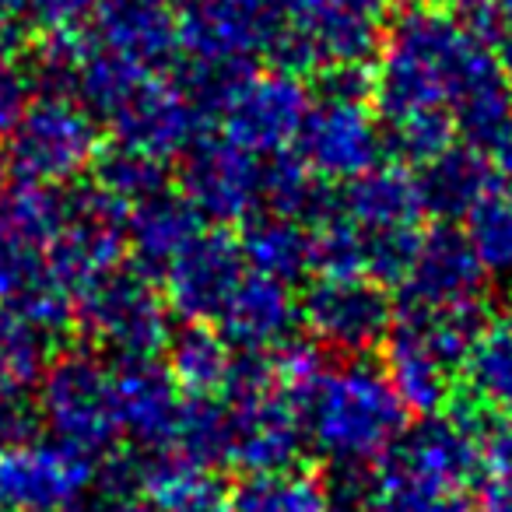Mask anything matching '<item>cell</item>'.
Returning <instances> with one entry per match:
<instances>
[{
    "label": "cell",
    "mask_w": 512,
    "mask_h": 512,
    "mask_svg": "<svg viewBox=\"0 0 512 512\" xmlns=\"http://www.w3.org/2000/svg\"><path fill=\"white\" fill-rule=\"evenodd\" d=\"M306 439L330 467H376L407 432L411 411L386 379L383 365L351 358L327 365L299 397Z\"/></svg>",
    "instance_id": "1"
},
{
    "label": "cell",
    "mask_w": 512,
    "mask_h": 512,
    "mask_svg": "<svg viewBox=\"0 0 512 512\" xmlns=\"http://www.w3.org/2000/svg\"><path fill=\"white\" fill-rule=\"evenodd\" d=\"M474 39L453 11L400 4L390 11L383 29V53L376 64V116L379 123L421 113V109H446L449 88Z\"/></svg>",
    "instance_id": "2"
},
{
    "label": "cell",
    "mask_w": 512,
    "mask_h": 512,
    "mask_svg": "<svg viewBox=\"0 0 512 512\" xmlns=\"http://www.w3.org/2000/svg\"><path fill=\"white\" fill-rule=\"evenodd\" d=\"M481 474V456L470 439L449 414H432L393 442V449L372 467V509L390 512L397 505L418 502V498L463 491Z\"/></svg>",
    "instance_id": "3"
},
{
    "label": "cell",
    "mask_w": 512,
    "mask_h": 512,
    "mask_svg": "<svg viewBox=\"0 0 512 512\" xmlns=\"http://www.w3.org/2000/svg\"><path fill=\"white\" fill-rule=\"evenodd\" d=\"M169 299L155 278L137 267H116L81 295V323L99 348L113 351L116 362L155 358L172 341Z\"/></svg>",
    "instance_id": "4"
},
{
    "label": "cell",
    "mask_w": 512,
    "mask_h": 512,
    "mask_svg": "<svg viewBox=\"0 0 512 512\" xmlns=\"http://www.w3.org/2000/svg\"><path fill=\"white\" fill-rule=\"evenodd\" d=\"M99 123L74 99H36L11 130V169L22 183L60 186L99 158Z\"/></svg>",
    "instance_id": "5"
},
{
    "label": "cell",
    "mask_w": 512,
    "mask_h": 512,
    "mask_svg": "<svg viewBox=\"0 0 512 512\" xmlns=\"http://www.w3.org/2000/svg\"><path fill=\"white\" fill-rule=\"evenodd\" d=\"M302 327L323 351L365 358L383 348L397 323V295L365 274L351 278H316L302 292Z\"/></svg>",
    "instance_id": "6"
},
{
    "label": "cell",
    "mask_w": 512,
    "mask_h": 512,
    "mask_svg": "<svg viewBox=\"0 0 512 512\" xmlns=\"http://www.w3.org/2000/svg\"><path fill=\"white\" fill-rule=\"evenodd\" d=\"M43 414L60 442L88 456L106 453L120 435L113 369L92 355H67L46 379Z\"/></svg>",
    "instance_id": "7"
},
{
    "label": "cell",
    "mask_w": 512,
    "mask_h": 512,
    "mask_svg": "<svg viewBox=\"0 0 512 512\" xmlns=\"http://www.w3.org/2000/svg\"><path fill=\"white\" fill-rule=\"evenodd\" d=\"M260 172V158L242 151L225 134L214 137L204 130L183 155L179 193L197 207L200 218L218 228L246 225L260 214Z\"/></svg>",
    "instance_id": "8"
},
{
    "label": "cell",
    "mask_w": 512,
    "mask_h": 512,
    "mask_svg": "<svg viewBox=\"0 0 512 512\" xmlns=\"http://www.w3.org/2000/svg\"><path fill=\"white\" fill-rule=\"evenodd\" d=\"M299 158L327 183H351L383 162V123L369 102L313 99L302 134Z\"/></svg>",
    "instance_id": "9"
},
{
    "label": "cell",
    "mask_w": 512,
    "mask_h": 512,
    "mask_svg": "<svg viewBox=\"0 0 512 512\" xmlns=\"http://www.w3.org/2000/svg\"><path fill=\"white\" fill-rule=\"evenodd\" d=\"M232 411V453L228 463L242 474H274V470L299 467L306 449L299 400L281 383L264 390L221 397Z\"/></svg>",
    "instance_id": "10"
},
{
    "label": "cell",
    "mask_w": 512,
    "mask_h": 512,
    "mask_svg": "<svg viewBox=\"0 0 512 512\" xmlns=\"http://www.w3.org/2000/svg\"><path fill=\"white\" fill-rule=\"evenodd\" d=\"M313 92L302 78L281 71H256L221 113V134L256 158L288 151L302 134Z\"/></svg>",
    "instance_id": "11"
},
{
    "label": "cell",
    "mask_w": 512,
    "mask_h": 512,
    "mask_svg": "<svg viewBox=\"0 0 512 512\" xmlns=\"http://www.w3.org/2000/svg\"><path fill=\"white\" fill-rule=\"evenodd\" d=\"M88 453L57 442L0 449V505L11 512H60L92 484Z\"/></svg>",
    "instance_id": "12"
},
{
    "label": "cell",
    "mask_w": 512,
    "mask_h": 512,
    "mask_svg": "<svg viewBox=\"0 0 512 512\" xmlns=\"http://www.w3.org/2000/svg\"><path fill=\"white\" fill-rule=\"evenodd\" d=\"M488 271L477 260L467 232L435 225L425 232L418 264L397 288V309H463L484 306Z\"/></svg>",
    "instance_id": "13"
},
{
    "label": "cell",
    "mask_w": 512,
    "mask_h": 512,
    "mask_svg": "<svg viewBox=\"0 0 512 512\" xmlns=\"http://www.w3.org/2000/svg\"><path fill=\"white\" fill-rule=\"evenodd\" d=\"M113 144L130 151H141L158 162L165 158H183L204 134V120L190 106L183 88L162 74H148L134 92L127 95L120 109L109 116Z\"/></svg>",
    "instance_id": "14"
},
{
    "label": "cell",
    "mask_w": 512,
    "mask_h": 512,
    "mask_svg": "<svg viewBox=\"0 0 512 512\" xmlns=\"http://www.w3.org/2000/svg\"><path fill=\"white\" fill-rule=\"evenodd\" d=\"M246 271L249 267L239 239L228 235V228H211L197 235L165 271L169 309L186 323H214Z\"/></svg>",
    "instance_id": "15"
},
{
    "label": "cell",
    "mask_w": 512,
    "mask_h": 512,
    "mask_svg": "<svg viewBox=\"0 0 512 512\" xmlns=\"http://www.w3.org/2000/svg\"><path fill=\"white\" fill-rule=\"evenodd\" d=\"M278 22L264 0H204L179 11V57L260 60Z\"/></svg>",
    "instance_id": "16"
},
{
    "label": "cell",
    "mask_w": 512,
    "mask_h": 512,
    "mask_svg": "<svg viewBox=\"0 0 512 512\" xmlns=\"http://www.w3.org/2000/svg\"><path fill=\"white\" fill-rule=\"evenodd\" d=\"M449 116L456 137L470 148L495 155L512 134V88L505 81L498 57L488 43H477L467 53L449 88Z\"/></svg>",
    "instance_id": "17"
},
{
    "label": "cell",
    "mask_w": 512,
    "mask_h": 512,
    "mask_svg": "<svg viewBox=\"0 0 512 512\" xmlns=\"http://www.w3.org/2000/svg\"><path fill=\"white\" fill-rule=\"evenodd\" d=\"M113 376L120 432L134 439V446H141L144 453H169L183 414L179 383L172 379L169 365H158L155 358L116 362Z\"/></svg>",
    "instance_id": "18"
},
{
    "label": "cell",
    "mask_w": 512,
    "mask_h": 512,
    "mask_svg": "<svg viewBox=\"0 0 512 512\" xmlns=\"http://www.w3.org/2000/svg\"><path fill=\"white\" fill-rule=\"evenodd\" d=\"M214 327L235 351H281L299 337L302 309L288 285L246 271Z\"/></svg>",
    "instance_id": "19"
},
{
    "label": "cell",
    "mask_w": 512,
    "mask_h": 512,
    "mask_svg": "<svg viewBox=\"0 0 512 512\" xmlns=\"http://www.w3.org/2000/svg\"><path fill=\"white\" fill-rule=\"evenodd\" d=\"M92 32L102 46L127 57L130 64L151 74L176 71L179 64V25L165 4H137V0H102L95 11Z\"/></svg>",
    "instance_id": "20"
},
{
    "label": "cell",
    "mask_w": 512,
    "mask_h": 512,
    "mask_svg": "<svg viewBox=\"0 0 512 512\" xmlns=\"http://www.w3.org/2000/svg\"><path fill=\"white\" fill-rule=\"evenodd\" d=\"M341 214L362 232H390V228L421 225V190L418 176L400 162H379L376 169L337 190Z\"/></svg>",
    "instance_id": "21"
},
{
    "label": "cell",
    "mask_w": 512,
    "mask_h": 512,
    "mask_svg": "<svg viewBox=\"0 0 512 512\" xmlns=\"http://www.w3.org/2000/svg\"><path fill=\"white\" fill-rule=\"evenodd\" d=\"M414 176H418L425 214L435 218V225L467 221V214L498 186L491 155H484V151L470 148L463 141H456L439 158L421 165Z\"/></svg>",
    "instance_id": "22"
},
{
    "label": "cell",
    "mask_w": 512,
    "mask_h": 512,
    "mask_svg": "<svg viewBox=\"0 0 512 512\" xmlns=\"http://www.w3.org/2000/svg\"><path fill=\"white\" fill-rule=\"evenodd\" d=\"M204 235V218L197 207L176 190H165L144 204L130 207L127 249L134 253V267L144 274H162L179 260L186 246Z\"/></svg>",
    "instance_id": "23"
},
{
    "label": "cell",
    "mask_w": 512,
    "mask_h": 512,
    "mask_svg": "<svg viewBox=\"0 0 512 512\" xmlns=\"http://www.w3.org/2000/svg\"><path fill=\"white\" fill-rule=\"evenodd\" d=\"M239 246L249 271L288 288L302 285L316 271V239L306 221L260 211L242 225Z\"/></svg>",
    "instance_id": "24"
},
{
    "label": "cell",
    "mask_w": 512,
    "mask_h": 512,
    "mask_svg": "<svg viewBox=\"0 0 512 512\" xmlns=\"http://www.w3.org/2000/svg\"><path fill=\"white\" fill-rule=\"evenodd\" d=\"M383 372L407 411L421 414V418L442 414L456 393V372L397 323L383 344Z\"/></svg>",
    "instance_id": "25"
},
{
    "label": "cell",
    "mask_w": 512,
    "mask_h": 512,
    "mask_svg": "<svg viewBox=\"0 0 512 512\" xmlns=\"http://www.w3.org/2000/svg\"><path fill=\"white\" fill-rule=\"evenodd\" d=\"M141 495L158 512H235L232 488L218 470L197 467L176 453L144 456Z\"/></svg>",
    "instance_id": "26"
},
{
    "label": "cell",
    "mask_w": 512,
    "mask_h": 512,
    "mask_svg": "<svg viewBox=\"0 0 512 512\" xmlns=\"http://www.w3.org/2000/svg\"><path fill=\"white\" fill-rule=\"evenodd\" d=\"M169 372L190 397H221L235 348L221 337L214 323H186L169 341Z\"/></svg>",
    "instance_id": "27"
},
{
    "label": "cell",
    "mask_w": 512,
    "mask_h": 512,
    "mask_svg": "<svg viewBox=\"0 0 512 512\" xmlns=\"http://www.w3.org/2000/svg\"><path fill=\"white\" fill-rule=\"evenodd\" d=\"M463 397L495 414H512V316H491L460 369Z\"/></svg>",
    "instance_id": "28"
},
{
    "label": "cell",
    "mask_w": 512,
    "mask_h": 512,
    "mask_svg": "<svg viewBox=\"0 0 512 512\" xmlns=\"http://www.w3.org/2000/svg\"><path fill=\"white\" fill-rule=\"evenodd\" d=\"M299 22L309 29L316 50H320L323 67L334 64H379L383 53V32L376 18L341 11L327 0H313L299 15Z\"/></svg>",
    "instance_id": "29"
},
{
    "label": "cell",
    "mask_w": 512,
    "mask_h": 512,
    "mask_svg": "<svg viewBox=\"0 0 512 512\" xmlns=\"http://www.w3.org/2000/svg\"><path fill=\"white\" fill-rule=\"evenodd\" d=\"M235 512H330L334 495H330L327 477L313 470H274V474H246L232 488Z\"/></svg>",
    "instance_id": "30"
},
{
    "label": "cell",
    "mask_w": 512,
    "mask_h": 512,
    "mask_svg": "<svg viewBox=\"0 0 512 512\" xmlns=\"http://www.w3.org/2000/svg\"><path fill=\"white\" fill-rule=\"evenodd\" d=\"M172 449L197 467H225L232 453V411L221 397H186Z\"/></svg>",
    "instance_id": "31"
},
{
    "label": "cell",
    "mask_w": 512,
    "mask_h": 512,
    "mask_svg": "<svg viewBox=\"0 0 512 512\" xmlns=\"http://www.w3.org/2000/svg\"><path fill=\"white\" fill-rule=\"evenodd\" d=\"M256 74V60H190L179 57L176 85L190 99V106L200 113V120H221L228 102L242 92L249 78Z\"/></svg>",
    "instance_id": "32"
},
{
    "label": "cell",
    "mask_w": 512,
    "mask_h": 512,
    "mask_svg": "<svg viewBox=\"0 0 512 512\" xmlns=\"http://www.w3.org/2000/svg\"><path fill=\"white\" fill-rule=\"evenodd\" d=\"M453 144H456V123L449 116V109H421V113L383 123L386 158L407 165V169H421V165L439 158Z\"/></svg>",
    "instance_id": "33"
},
{
    "label": "cell",
    "mask_w": 512,
    "mask_h": 512,
    "mask_svg": "<svg viewBox=\"0 0 512 512\" xmlns=\"http://www.w3.org/2000/svg\"><path fill=\"white\" fill-rule=\"evenodd\" d=\"M95 186H102L120 204L137 207L169 190V172H165V162H158V158L113 144V148L99 151V158H95Z\"/></svg>",
    "instance_id": "34"
},
{
    "label": "cell",
    "mask_w": 512,
    "mask_h": 512,
    "mask_svg": "<svg viewBox=\"0 0 512 512\" xmlns=\"http://www.w3.org/2000/svg\"><path fill=\"white\" fill-rule=\"evenodd\" d=\"M463 232H467L470 246H474L488 278H498L505 285L512 278V193L495 186L467 214Z\"/></svg>",
    "instance_id": "35"
},
{
    "label": "cell",
    "mask_w": 512,
    "mask_h": 512,
    "mask_svg": "<svg viewBox=\"0 0 512 512\" xmlns=\"http://www.w3.org/2000/svg\"><path fill=\"white\" fill-rule=\"evenodd\" d=\"M365 235V278L379 281L390 292H397L407 274L418 264V253L425 246V228L407 225L390 232H362Z\"/></svg>",
    "instance_id": "36"
},
{
    "label": "cell",
    "mask_w": 512,
    "mask_h": 512,
    "mask_svg": "<svg viewBox=\"0 0 512 512\" xmlns=\"http://www.w3.org/2000/svg\"><path fill=\"white\" fill-rule=\"evenodd\" d=\"M46 260L36 253V246L18 235L0 228V302L11 306L22 292H29L46 274Z\"/></svg>",
    "instance_id": "37"
},
{
    "label": "cell",
    "mask_w": 512,
    "mask_h": 512,
    "mask_svg": "<svg viewBox=\"0 0 512 512\" xmlns=\"http://www.w3.org/2000/svg\"><path fill=\"white\" fill-rule=\"evenodd\" d=\"M313 99L376 102V64H334L313 78Z\"/></svg>",
    "instance_id": "38"
},
{
    "label": "cell",
    "mask_w": 512,
    "mask_h": 512,
    "mask_svg": "<svg viewBox=\"0 0 512 512\" xmlns=\"http://www.w3.org/2000/svg\"><path fill=\"white\" fill-rule=\"evenodd\" d=\"M99 8H102V0H29L25 18H29L36 29H43L46 36H57V32L85 29V22L95 18Z\"/></svg>",
    "instance_id": "39"
},
{
    "label": "cell",
    "mask_w": 512,
    "mask_h": 512,
    "mask_svg": "<svg viewBox=\"0 0 512 512\" xmlns=\"http://www.w3.org/2000/svg\"><path fill=\"white\" fill-rule=\"evenodd\" d=\"M32 81L22 64L15 60H0V137L11 134L25 109L32 106Z\"/></svg>",
    "instance_id": "40"
},
{
    "label": "cell",
    "mask_w": 512,
    "mask_h": 512,
    "mask_svg": "<svg viewBox=\"0 0 512 512\" xmlns=\"http://www.w3.org/2000/svg\"><path fill=\"white\" fill-rule=\"evenodd\" d=\"M474 505L477 512H512V474H484Z\"/></svg>",
    "instance_id": "41"
},
{
    "label": "cell",
    "mask_w": 512,
    "mask_h": 512,
    "mask_svg": "<svg viewBox=\"0 0 512 512\" xmlns=\"http://www.w3.org/2000/svg\"><path fill=\"white\" fill-rule=\"evenodd\" d=\"M390 512H477V505L470 502L463 491H446V495H432V498L397 505V509H390Z\"/></svg>",
    "instance_id": "42"
},
{
    "label": "cell",
    "mask_w": 512,
    "mask_h": 512,
    "mask_svg": "<svg viewBox=\"0 0 512 512\" xmlns=\"http://www.w3.org/2000/svg\"><path fill=\"white\" fill-rule=\"evenodd\" d=\"M334 8L341 11H355V15H365V18H379L390 11V0H327Z\"/></svg>",
    "instance_id": "43"
},
{
    "label": "cell",
    "mask_w": 512,
    "mask_h": 512,
    "mask_svg": "<svg viewBox=\"0 0 512 512\" xmlns=\"http://www.w3.org/2000/svg\"><path fill=\"white\" fill-rule=\"evenodd\" d=\"M491 50H495L498 67H502L505 81H509V88H512V29H505L502 36H498V43L491 46Z\"/></svg>",
    "instance_id": "44"
},
{
    "label": "cell",
    "mask_w": 512,
    "mask_h": 512,
    "mask_svg": "<svg viewBox=\"0 0 512 512\" xmlns=\"http://www.w3.org/2000/svg\"><path fill=\"white\" fill-rule=\"evenodd\" d=\"M15 46H18V25L0 18V60H11Z\"/></svg>",
    "instance_id": "45"
},
{
    "label": "cell",
    "mask_w": 512,
    "mask_h": 512,
    "mask_svg": "<svg viewBox=\"0 0 512 512\" xmlns=\"http://www.w3.org/2000/svg\"><path fill=\"white\" fill-rule=\"evenodd\" d=\"M25 8H29V0H0V18L18 22V18H25Z\"/></svg>",
    "instance_id": "46"
},
{
    "label": "cell",
    "mask_w": 512,
    "mask_h": 512,
    "mask_svg": "<svg viewBox=\"0 0 512 512\" xmlns=\"http://www.w3.org/2000/svg\"><path fill=\"white\" fill-rule=\"evenodd\" d=\"M404 4H418V8H435V11H460L467 0H404Z\"/></svg>",
    "instance_id": "47"
},
{
    "label": "cell",
    "mask_w": 512,
    "mask_h": 512,
    "mask_svg": "<svg viewBox=\"0 0 512 512\" xmlns=\"http://www.w3.org/2000/svg\"><path fill=\"white\" fill-rule=\"evenodd\" d=\"M113 512H158L151 502H141V498H116Z\"/></svg>",
    "instance_id": "48"
},
{
    "label": "cell",
    "mask_w": 512,
    "mask_h": 512,
    "mask_svg": "<svg viewBox=\"0 0 512 512\" xmlns=\"http://www.w3.org/2000/svg\"><path fill=\"white\" fill-rule=\"evenodd\" d=\"M488 4H491V11L502 18L505 29H512V0H488Z\"/></svg>",
    "instance_id": "49"
},
{
    "label": "cell",
    "mask_w": 512,
    "mask_h": 512,
    "mask_svg": "<svg viewBox=\"0 0 512 512\" xmlns=\"http://www.w3.org/2000/svg\"><path fill=\"white\" fill-rule=\"evenodd\" d=\"M8 172H11V158L8 151L0 148V197H4V186H8Z\"/></svg>",
    "instance_id": "50"
},
{
    "label": "cell",
    "mask_w": 512,
    "mask_h": 512,
    "mask_svg": "<svg viewBox=\"0 0 512 512\" xmlns=\"http://www.w3.org/2000/svg\"><path fill=\"white\" fill-rule=\"evenodd\" d=\"M179 11H186V8H197V4H204V0H172Z\"/></svg>",
    "instance_id": "51"
},
{
    "label": "cell",
    "mask_w": 512,
    "mask_h": 512,
    "mask_svg": "<svg viewBox=\"0 0 512 512\" xmlns=\"http://www.w3.org/2000/svg\"><path fill=\"white\" fill-rule=\"evenodd\" d=\"M137 4H165V0H137Z\"/></svg>",
    "instance_id": "52"
},
{
    "label": "cell",
    "mask_w": 512,
    "mask_h": 512,
    "mask_svg": "<svg viewBox=\"0 0 512 512\" xmlns=\"http://www.w3.org/2000/svg\"><path fill=\"white\" fill-rule=\"evenodd\" d=\"M509 141H512V134H509Z\"/></svg>",
    "instance_id": "53"
}]
</instances>
